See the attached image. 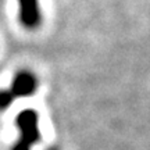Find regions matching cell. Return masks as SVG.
Listing matches in <instances>:
<instances>
[{"label":"cell","mask_w":150,"mask_h":150,"mask_svg":"<svg viewBox=\"0 0 150 150\" xmlns=\"http://www.w3.org/2000/svg\"><path fill=\"white\" fill-rule=\"evenodd\" d=\"M16 127L18 129L20 138L27 145L33 146L40 140L39 131V115L33 110H24L16 118Z\"/></svg>","instance_id":"1"},{"label":"cell","mask_w":150,"mask_h":150,"mask_svg":"<svg viewBox=\"0 0 150 150\" xmlns=\"http://www.w3.org/2000/svg\"><path fill=\"white\" fill-rule=\"evenodd\" d=\"M38 89V78L32 71L21 70L11 81V93L14 97H29Z\"/></svg>","instance_id":"2"},{"label":"cell","mask_w":150,"mask_h":150,"mask_svg":"<svg viewBox=\"0 0 150 150\" xmlns=\"http://www.w3.org/2000/svg\"><path fill=\"white\" fill-rule=\"evenodd\" d=\"M20 22L27 29H36L42 22V11L38 0H18Z\"/></svg>","instance_id":"3"},{"label":"cell","mask_w":150,"mask_h":150,"mask_svg":"<svg viewBox=\"0 0 150 150\" xmlns=\"http://www.w3.org/2000/svg\"><path fill=\"white\" fill-rule=\"evenodd\" d=\"M16 97L10 89H0V111H4L11 106Z\"/></svg>","instance_id":"4"},{"label":"cell","mask_w":150,"mask_h":150,"mask_svg":"<svg viewBox=\"0 0 150 150\" xmlns=\"http://www.w3.org/2000/svg\"><path fill=\"white\" fill-rule=\"evenodd\" d=\"M31 147H32V146L27 145L25 142H22V140L18 139L16 143H14V146L11 147V150H31Z\"/></svg>","instance_id":"5"},{"label":"cell","mask_w":150,"mask_h":150,"mask_svg":"<svg viewBox=\"0 0 150 150\" xmlns=\"http://www.w3.org/2000/svg\"><path fill=\"white\" fill-rule=\"evenodd\" d=\"M46 150H59V149H56V147H49V149H46Z\"/></svg>","instance_id":"6"}]
</instances>
